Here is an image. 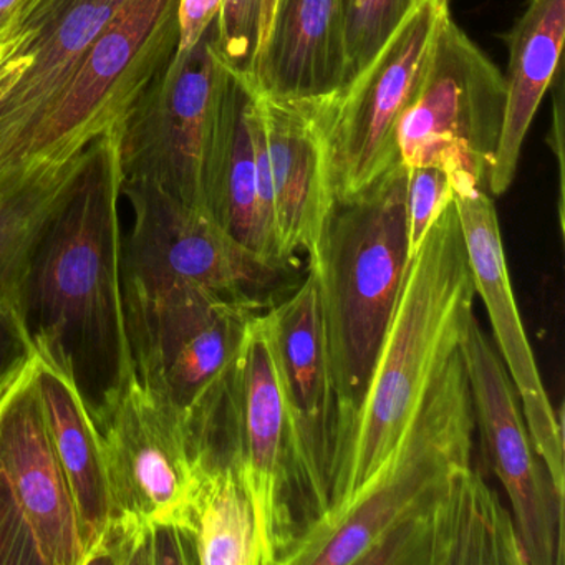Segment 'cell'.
<instances>
[{"mask_svg":"<svg viewBox=\"0 0 565 565\" xmlns=\"http://www.w3.org/2000/svg\"><path fill=\"white\" fill-rule=\"evenodd\" d=\"M115 131L88 147L77 184L32 256L21 292L25 342L74 382L92 418L135 373L124 292Z\"/></svg>","mask_w":565,"mask_h":565,"instance_id":"1","label":"cell"},{"mask_svg":"<svg viewBox=\"0 0 565 565\" xmlns=\"http://www.w3.org/2000/svg\"><path fill=\"white\" fill-rule=\"evenodd\" d=\"M476 297L451 198L408 264L359 408L333 443L326 512L345 504L395 448L416 406L461 349Z\"/></svg>","mask_w":565,"mask_h":565,"instance_id":"2","label":"cell"},{"mask_svg":"<svg viewBox=\"0 0 565 565\" xmlns=\"http://www.w3.org/2000/svg\"><path fill=\"white\" fill-rule=\"evenodd\" d=\"M207 459L236 469L253 499L263 565L280 558L313 519L326 512L294 405L280 352L276 302L246 326L206 435Z\"/></svg>","mask_w":565,"mask_h":565,"instance_id":"3","label":"cell"},{"mask_svg":"<svg viewBox=\"0 0 565 565\" xmlns=\"http://www.w3.org/2000/svg\"><path fill=\"white\" fill-rule=\"evenodd\" d=\"M406 193L408 167L399 161L333 206L309 259L335 398V438L359 408L408 269Z\"/></svg>","mask_w":565,"mask_h":565,"instance_id":"4","label":"cell"},{"mask_svg":"<svg viewBox=\"0 0 565 565\" xmlns=\"http://www.w3.org/2000/svg\"><path fill=\"white\" fill-rule=\"evenodd\" d=\"M476 419L461 349L449 356L395 448L337 511L306 525L279 565H365L456 472L472 466Z\"/></svg>","mask_w":565,"mask_h":565,"instance_id":"5","label":"cell"},{"mask_svg":"<svg viewBox=\"0 0 565 565\" xmlns=\"http://www.w3.org/2000/svg\"><path fill=\"white\" fill-rule=\"evenodd\" d=\"M236 72L221 52L217 19L178 51L115 134L125 181H145L206 211L230 141Z\"/></svg>","mask_w":565,"mask_h":565,"instance_id":"6","label":"cell"},{"mask_svg":"<svg viewBox=\"0 0 565 565\" xmlns=\"http://www.w3.org/2000/svg\"><path fill=\"white\" fill-rule=\"evenodd\" d=\"M178 9L180 0H124L25 137L14 171L71 160L117 131L180 47Z\"/></svg>","mask_w":565,"mask_h":565,"instance_id":"7","label":"cell"},{"mask_svg":"<svg viewBox=\"0 0 565 565\" xmlns=\"http://www.w3.org/2000/svg\"><path fill=\"white\" fill-rule=\"evenodd\" d=\"M94 422L114 504L100 552L158 525L191 531L207 458L180 413L135 372Z\"/></svg>","mask_w":565,"mask_h":565,"instance_id":"8","label":"cell"},{"mask_svg":"<svg viewBox=\"0 0 565 565\" xmlns=\"http://www.w3.org/2000/svg\"><path fill=\"white\" fill-rule=\"evenodd\" d=\"M124 292L135 372L180 413L206 452L207 429L247 322L269 303L204 290Z\"/></svg>","mask_w":565,"mask_h":565,"instance_id":"9","label":"cell"},{"mask_svg":"<svg viewBox=\"0 0 565 565\" xmlns=\"http://www.w3.org/2000/svg\"><path fill=\"white\" fill-rule=\"evenodd\" d=\"M39 363L29 350L0 379V565H85L39 395Z\"/></svg>","mask_w":565,"mask_h":565,"instance_id":"10","label":"cell"},{"mask_svg":"<svg viewBox=\"0 0 565 565\" xmlns=\"http://www.w3.org/2000/svg\"><path fill=\"white\" fill-rule=\"evenodd\" d=\"M135 214L124 237V289L141 296L204 290L227 299L273 303L290 266L274 263L227 234L206 211L145 181H125Z\"/></svg>","mask_w":565,"mask_h":565,"instance_id":"11","label":"cell"},{"mask_svg":"<svg viewBox=\"0 0 565 565\" xmlns=\"http://www.w3.org/2000/svg\"><path fill=\"white\" fill-rule=\"evenodd\" d=\"M504 110V77L446 8L422 82L399 120V160L408 168L466 173L486 191Z\"/></svg>","mask_w":565,"mask_h":565,"instance_id":"12","label":"cell"},{"mask_svg":"<svg viewBox=\"0 0 565 565\" xmlns=\"http://www.w3.org/2000/svg\"><path fill=\"white\" fill-rule=\"evenodd\" d=\"M448 2L419 0L349 84L317 102L337 203L352 200L399 163L398 125L428 64Z\"/></svg>","mask_w":565,"mask_h":565,"instance_id":"13","label":"cell"},{"mask_svg":"<svg viewBox=\"0 0 565 565\" xmlns=\"http://www.w3.org/2000/svg\"><path fill=\"white\" fill-rule=\"evenodd\" d=\"M124 0H21L0 31V177Z\"/></svg>","mask_w":565,"mask_h":565,"instance_id":"14","label":"cell"},{"mask_svg":"<svg viewBox=\"0 0 565 565\" xmlns=\"http://www.w3.org/2000/svg\"><path fill=\"white\" fill-rule=\"evenodd\" d=\"M461 355L471 386L476 428L511 502L527 565H562L565 495L557 491L535 452L511 376L476 317Z\"/></svg>","mask_w":565,"mask_h":565,"instance_id":"15","label":"cell"},{"mask_svg":"<svg viewBox=\"0 0 565 565\" xmlns=\"http://www.w3.org/2000/svg\"><path fill=\"white\" fill-rule=\"evenodd\" d=\"M449 181L476 296L481 297L488 310L499 356L522 403L532 446L544 461L555 488L565 495L562 413H555L548 399L519 316L494 203L466 173L449 174Z\"/></svg>","mask_w":565,"mask_h":565,"instance_id":"16","label":"cell"},{"mask_svg":"<svg viewBox=\"0 0 565 565\" xmlns=\"http://www.w3.org/2000/svg\"><path fill=\"white\" fill-rule=\"evenodd\" d=\"M365 565H527L511 512L472 466L366 557Z\"/></svg>","mask_w":565,"mask_h":565,"instance_id":"17","label":"cell"},{"mask_svg":"<svg viewBox=\"0 0 565 565\" xmlns=\"http://www.w3.org/2000/svg\"><path fill=\"white\" fill-rule=\"evenodd\" d=\"M259 102L273 177L277 250L292 266L300 253L312 259L335 206L329 147L316 100H282L259 90Z\"/></svg>","mask_w":565,"mask_h":565,"instance_id":"18","label":"cell"},{"mask_svg":"<svg viewBox=\"0 0 565 565\" xmlns=\"http://www.w3.org/2000/svg\"><path fill=\"white\" fill-rule=\"evenodd\" d=\"M264 95L309 102L349 82L339 0H277L273 28L254 64Z\"/></svg>","mask_w":565,"mask_h":565,"instance_id":"19","label":"cell"},{"mask_svg":"<svg viewBox=\"0 0 565 565\" xmlns=\"http://www.w3.org/2000/svg\"><path fill=\"white\" fill-rule=\"evenodd\" d=\"M280 352L310 465L329 501V468L335 441V398L312 266L299 286L276 302Z\"/></svg>","mask_w":565,"mask_h":565,"instance_id":"20","label":"cell"},{"mask_svg":"<svg viewBox=\"0 0 565 565\" xmlns=\"http://www.w3.org/2000/svg\"><path fill=\"white\" fill-rule=\"evenodd\" d=\"M39 360L38 386L45 423L77 511L85 565H92L114 522L100 436L74 382L41 356Z\"/></svg>","mask_w":565,"mask_h":565,"instance_id":"21","label":"cell"},{"mask_svg":"<svg viewBox=\"0 0 565 565\" xmlns=\"http://www.w3.org/2000/svg\"><path fill=\"white\" fill-rule=\"evenodd\" d=\"M565 0H529L524 14L504 35L509 61L504 124L488 191L501 196L511 188L522 147L545 92L562 71Z\"/></svg>","mask_w":565,"mask_h":565,"instance_id":"22","label":"cell"},{"mask_svg":"<svg viewBox=\"0 0 565 565\" xmlns=\"http://www.w3.org/2000/svg\"><path fill=\"white\" fill-rule=\"evenodd\" d=\"M87 151L62 163L24 164L0 177V313L11 317L21 332V292L32 256L74 191Z\"/></svg>","mask_w":565,"mask_h":565,"instance_id":"23","label":"cell"},{"mask_svg":"<svg viewBox=\"0 0 565 565\" xmlns=\"http://www.w3.org/2000/svg\"><path fill=\"white\" fill-rule=\"evenodd\" d=\"M236 77L230 141L207 204V214L247 249L274 263L286 264L279 257L276 237L260 213L257 194L256 157L250 128L257 85L253 75L236 72Z\"/></svg>","mask_w":565,"mask_h":565,"instance_id":"24","label":"cell"},{"mask_svg":"<svg viewBox=\"0 0 565 565\" xmlns=\"http://www.w3.org/2000/svg\"><path fill=\"white\" fill-rule=\"evenodd\" d=\"M198 564L263 565L253 499L231 462L210 459L191 515Z\"/></svg>","mask_w":565,"mask_h":565,"instance_id":"25","label":"cell"},{"mask_svg":"<svg viewBox=\"0 0 565 565\" xmlns=\"http://www.w3.org/2000/svg\"><path fill=\"white\" fill-rule=\"evenodd\" d=\"M349 82L370 64L419 0H339ZM347 82V84H349Z\"/></svg>","mask_w":565,"mask_h":565,"instance_id":"26","label":"cell"},{"mask_svg":"<svg viewBox=\"0 0 565 565\" xmlns=\"http://www.w3.org/2000/svg\"><path fill=\"white\" fill-rule=\"evenodd\" d=\"M263 0H223L217 15L221 52L234 72L253 75L260 38Z\"/></svg>","mask_w":565,"mask_h":565,"instance_id":"27","label":"cell"},{"mask_svg":"<svg viewBox=\"0 0 565 565\" xmlns=\"http://www.w3.org/2000/svg\"><path fill=\"white\" fill-rule=\"evenodd\" d=\"M451 198V181L446 171L435 167L408 168V264L425 239L426 231Z\"/></svg>","mask_w":565,"mask_h":565,"instance_id":"28","label":"cell"},{"mask_svg":"<svg viewBox=\"0 0 565 565\" xmlns=\"http://www.w3.org/2000/svg\"><path fill=\"white\" fill-rule=\"evenodd\" d=\"M223 8V0H180V47L188 51L193 47L201 35L216 21Z\"/></svg>","mask_w":565,"mask_h":565,"instance_id":"29","label":"cell"},{"mask_svg":"<svg viewBox=\"0 0 565 565\" xmlns=\"http://www.w3.org/2000/svg\"><path fill=\"white\" fill-rule=\"evenodd\" d=\"M31 347L11 317L0 313V379Z\"/></svg>","mask_w":565,"mask_h":565,"instance_id":"30","label":"cell"},{"mask_svg":"<svg viewBox=\"0 0 565 565\" xmlns=\"http://www.w3.org/2000/svg\"><path fill=\"white\" fill-rule=\"evenodd\" d=\"M554 117H552V143L551 148L557 157L558 173H561V206L562 193H564V84H562V71L554 78ZM561 211V210H558ZM562 223V211H561Z\"/></svg>","mask_w":565,"mask_h":565,"instance_id":"31","label":"cell"},{"mask_svg":"<svg viewBox=\"0 0 565 565\" xmlns=\"http://www.w3.org/2000/svg\"><path fill=\"white\" fill-rule=\"evenodd\" d=\"M276 11L277 0H263V15H260L259 49H257V54H259L260 49H263L264 42H266L267 35H269L270 28H273L274 15H276ZM254 64H256V62H254Z\"/></svg>","mask_w":565,"mask_h":565,"instance_id":"32","label":"cell"},{"mask_svg":"<svg viewBox=\"0 0 565 565\" xmlns=\"http://www.w3.org/2000/svg\"><path fill=\"white\" fill-rule=\"evenodd\" d=\"M19 2H21V0H0V31L8 24L9 18H11L12 12L18 8Z\"/></svg>","mask_w":565,"mask_h":565,"instance_id":"33","label":"cell"},{"mask_svg":"<svg viewBox=\"0 0 565 565\" xmlns=\"http://www.w3.org/2000/svg\"><path fill=\"white\" fill-rule=\"evenodd\" d=\"M441 2H448V0H441Z\"/></svg>","mask_w":565,"mask_h":565,"instance_id":"34","label":"cell"}]
</instances>
